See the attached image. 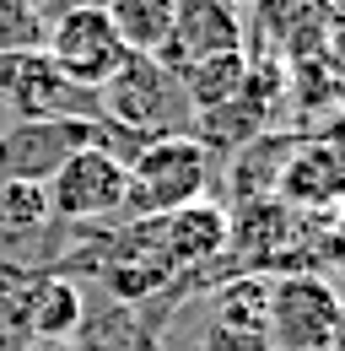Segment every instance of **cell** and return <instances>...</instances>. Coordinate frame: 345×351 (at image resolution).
<instances>
[{
	"mask_svg": "<svg viewBox=\"0 0 345 351\" xmlns=\"http://www.w3.org/2000/svg\"><path fill=\"white\" fill-rule=\"evenodd\" d=\"M151 227H157V243H162L172 270H194L232 243V217L216 200H194V206L168 211V217H151Z\"/></svg>",
	"mask_w": 345,
	"mask_h": 351,
	"instance_id": "9c48e42d",
	"label": "cell"
},
{
	"mask_svg": "<svg viewBox=\"0 0 345 351\" xmlns=\"http://www.w3.org/2000/svg\"><path fill=\"white\" fill-rule=\"evenodd\" d=\"M81 146H97V119H16L0 130V184H49Z\"/></svg>",
	"mask_w": 345,
	"mask_h": 351,
	"instance_id": "52a82bcc",
	"label": "cell"
},
{
	"mask_svg": "<svg viewBox=\"0 0 345 351\" xmlns=\"http://www.w3.org/2000/svg\"><path fill=\"white\" fill-rule=\"evenodd\" d=\"M183 97H189V108L194 114H211V108H227L243 82H248V49H232V54H211V60H200V65H189L183 76Z\"/></svg>",
	"mask_w": 345,
	"mask_h": 351,
	"instance_id": "8fae6325",
	"label": "cell"
},
{
	"mask_svg": "<svg viewBox=\"0 0 345 351\" xmlns=\"http://www.w3.org/2000/svg\"><path fill=\"white\" fill-rule=\"evenodd\" d=\"M97 103H103V125L125 135H140V141H157V135H189L194 125V108L183 97V82L172 76L157 54H129L125 65L114 71V82L97 87Z\"/></svg>",
	"mask_w": 345,
	"mask_h": 351,
	"instance_id": "6da1fadb",
	"label": "cell"
},
{
	"mask_svg": "<svg viewBox=\"0 0 345 351\" xmlns=\"http://www.w3.org/2000/svg\"><path fill=\"white\" fill-rule=\"evenodd\" d=\"M33 341L27 335V324H22V313H16V303L5 298V287H0V351H22Z\"/></svg>",
	"mask_w": 345,
	"mask_h": 351,
	"instance_id": "2e32d148",
	"label": "cell"
},
{
	"mask_svg": "<svg viewBox=\"0 0 345 351\" xmlns=\"http://www.w3.org/2000/svg\"><path fill=\"white\" fill-rule=\"evenodd\" d=\"M264 335H270V351H340L345 346L340 292L313 270L275 276L270 308H264Z\"/></svg>",
	"mask_w": 345,
	"mask_h": 351,
	"instance_id": "3957f363",
	"label": "cell"
},
{
	"mask_svg": "<svg viewBox=\"0 0 345 351\" xmlns=\"http://www.w3.org/2000/svg\"><path fill=\"white\" fill-rule=\"evenodd\" d=\"M324 71L340 82L345 92V0H329V27H324V49H318Z\"/></svg>",
	"mask_w": 345,
	"mask_h": 351,
	"instance_id": "9a60e30c",
	"label": "cell"
},
{
	"mask_svg": "<svg viewBox=\"0 0 345 351\" xmlns=\"http://www.w3.org/2000/svg\"><path fill=\"white\" fill-rule=\"evenodd\" d=\"M194 351H270V335H264V330H238V324H216V319H205Z\"/></svg>",
	"mask_w": 345,
	"mask_h": 351,
	"instance_id": "5bb4252c",
	"label": "cell"
},
{
	"mask_svg": "<svg viewBox=\"0 0 345 351\" xmlns=\"http://www.w3.org/2000/svg\"><path fill=\"white\" fill-rule=\"evenodd\" d=\"M49 22L27 0H0V54H22V49H43Z\"/></svg>",
	"mask_w": 345,
	"mask_h": 351,
	"instance_id": "4fadbf2b",
	"label": "cell"
},
{
	"mask_svg": "<svg viewBox=\"0 0 345 351\" xmlns=\"http://www.w3.org/2000/svg\"><path fill=\"white\" fill-rule=\"evenodd\" d=\"M114 33L125 38L129 54H157L172 33V11L178 0H103Z\"/></svg>",
	"mask_w": 345,
	"mask_h": 351,
	"instance_id": "7c38bea8",
	"label": "cell"
},
{
	"mask_svg": "<svg viewBox=\"0 0 345 351\" xmlns=\"http://www.w3.org/2000/svg\"><path fill=\"white\" fill-rule=\"evenodd\" d=\"M340 303H345V292H340Z\"/></svg>",
	"mask_w": 345,
	"mask_h": 351,
	"instance_id": "d6986e66",
	"label": "cell"
},
{
	"mask_svg": "<svg viewBox=\"0 0 345 351\" xmlns=\"http://www.w3.org/2000/svg\"><path fill=\"white\" fill-rule=\"evenodd\" d=\"M232 49H243V16L232 0H178L172 33L157 49V60L172 76H183L189 65H200L211 54H232Z\"/></svg>",
	"mask_w": 345,
	"mask_h": 351,
	"instance_id": "ba28073f",
	"label": "cell"
},
{
	"mask_svg": "<svg viewBox=\"0 0 345 351\" xmlns=\"http://www.w3.org/2000/svg\"><path fill=\"white\" fill-rule=\"evenodd\" d=\"M49 189V211L54 221H71V227H86V221H108L125 217V189H129V168L103 152V146H81L71 152L54 178L43 184Z\"/></svg>",
	"mask_w": 345,
	"mask_h": 351,
	"instance_id": "277c9868",
	"label": "cell"
},
{
	"mask_svg": "<svg viewBox=\"0 0 345 351\" xmlns=\"http://www.w3.org/2000/svg\"><path fill=\"white\" fill-rule=\"evenodd\" d=\"M43 54L54 60V71L71 87H86V92L114 82V71L129 60L125 38L114 33V22H108L103 5H76V11L54 16L49 22V38H43Z\"/></svg>",
	"mask_w": 345,
	"mask_h": 351,
	"instance_id": "5b68a950",
	"label": "cell"
},
{
	"mask_svg": "<svg viewBox=\"0 0 345 351\" xmlns=\"http://www.w3.org/2000/svg\"><path fill=\"white\" fill-rule=\"evenodd\" d=\"M33 11H38L43 22H54V16H65V11H76V5H103V0H27Z\"/></svg>",
	"mask_w": 345,
	"mask_h": 351,
	"instance_id": "e0dca14e",
	"label": "cell"
},
{
	"mask_svg": "<svg viewBox=\"0 0 345 351\" xmlns=\"http://www.w3.org/2000/svg\"><path fill=\"white\" fill-rule=\"evenodd\" d=\"M211 189V146L194 135H157L129 157L125 217H168L178 206L205 200Z\"/></svg>",
	"mask_w": 345,
	"mask_h": 351,
	"instance_id": "7a4b0ae2",
	"label": "cell"
},
{
	"mask_svg": "<svg viewBox=\"0 0 345 351\" xmlns=\"http://www.w3.org/2000/svg\"><path fill=\"white\" fill-rule=\"evenodd\" d=\"M22 351H86V346H76V341H27Z\"/></svg>",
	"mask_w": 345,
	"mask_h": 351,
	"instance_id": "ac0fdd59",
	"label": "cell"
},
{
	"mask_svg": "<svg viewBox=\"0 0 345 351\" xmlns=\"http://www.w3.org/2000/svg\"><path fill=\"white\" fill-rule=\"evenodd\" d=\"M0 103L16 119H97L103 114L97 92L71 87L43 49L0 54Z\"/></svg>",
	"mask_w": 345,
	"mask_h": 351,
	"instance_id": "8992f818",
	"label": "cell"
},
{
	"mask_svg": "<svg viewBox=\"0 0 345 351\" xmlns=\"http://www.w3.org/2000/svg\"><path fill=\"white\" fill-rule=\"evenodd\" d=\"M254 16L281 65L318 60L324 27H329V0H254Z\"/></svg>",
	"mask_w": 345,
	"mask_h": 351,
	"instance_id": "30bf717a",
	"label": "cell"
}]
</instances>
